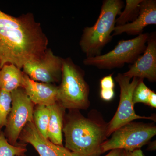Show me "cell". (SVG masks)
<instances>
[{
    "mask_svg": "<svg viewBox=\"0 0 156 156\" xmlns=\"http://www.w3.org/2000/svg\"><path fill=\"white\" fill-rule=\"evenodd\" d=\"M151 91V90L144 83V80L140 79L139 83L133 94V101L134 105L139 103L148 105Z\"/></svg>",
    "mask_w": 156,
    "mask_h": 156,
    "instance_id": "obj_20",
    "label": "cell"
},
{
    "mask_svg": "<svg viewBox=\"0 0 156 156\" xmlns=\"http://www.w3.org/2000/svg\"><path fill=\"white\" fill-rule=\"evenodd\" d=\"M121 156H145L140 149L133 151L122 150Z\"/></svg>",
    "mask_w": 156,
    "mask_h": 156,
    "instance_id": "obj_23",
    "label": "cell"
},
{
    "mask_svg": "<svg viewBox=\"0 0 156 156\" xmlns=\"http://www.w3.org/2000/svg\"><path fill=\"white\" fill-rule=\"evenodd\" d=\"M11 95L12 105L4 134L10 144L17 146L20 145L17 140L23 129L27 123L33 121L35 105L22 88L14 90Z\"/></svg>",
    "mask_w": 156,
    "mask_h": 156,
    "instance_id": "obj_8",
    "label": "cell"
},
{
    "mask_svg": "<svg viewBox=\"0 0 156 156\" xmlns=\"http://www.w3.org/2000/svg\"><path fill=\"white\" fill-rule=\"evenodd\" d=\"M48 40L32 13L14 17L0 10V63L13 64L21 69L24 65L41 58Z\"/></svg>",
    "mask_w": 156,
    "mask_h": 156,
    "instance_id": "obj_1",
    "label": "cell"
},
{
    "mask_svg": "<svg viewBox=\"0 0 156 156\" xmlns=\"http://www.w3.org/2000/svg\"><path fill=\"white\" fill-rule=\"evenodd\" d=\"M22 88L35 105L50 106L57 102L58 87L31 80L24 73Z\"/></svg>",
    "mask_w": 156,
    "mask_h": 156,
    "instance_id": "obj_13",
    "label": "cell"
},
{
    "mask_svg": "<svg viewBox=\"0 0 156 156\" xmlns=\"http://www.w3.org/2000/svg\"><path fill=\"white\" fill-rule=\"evenodd\" d=\"M131 79L123 74L118 73L115 80L120 88L119 103L115 114L107 124V137L124 125L138 119L154 120L153 117L141 116L136 114L134 109L133 97L134 90L139 83L140 79L134 77Z\"/></svg>",
    "mask_w": 156,
    "mask_h": 156,
    "instance_id": "obj_7",
    "label": "cell"
},
{
    "mask_svg": "<svg viewBox=\"0 0 156 156\" xmlns=\"http://www.w3.org/2000/svg\"><path fill=\"white\" fill-rule=\"evenodd\" d=\"M144 52L129 66L128 71L123 73L130 79H147L150 82L156 80V35L149 34Z\"/></svg>",
    "mask_w": 156,
    "mask_h": 156,
    "instance_id": "obj_10",
    "label": "cell"
},
{
    "mask_svg": "<svg viewBox=\"0 0 156 156\" xmlns=\"http://www.w3.org/2000/svg\"><path fill=\"white\" fill-rule=\"evenodd\" d=\"M0 70H1V63H0Z\"/></svg>",
    "mask_w": 156,
    "mask_h": 156,
    "instance_id": "obj_27",
    "label": "cell"
},
{
    "mask_svg": "<svg viewBox=\"0 0 156 156\" xmlns=\"http://www.w3.org/2000/svg\"><path fill=\"white\" fill-rule=\"evenodd\" d=\"M156 24V0H142L139 5V11L136 19L125 25L116 26L112 37L126 33L131 35L143 34L147 26Z\"/></svg>",
    "mask_w": 156,
    "mask_h": 156,
    "instance_id": "obj_12",
    "label": "cell"
},
{
    "mask_svg": "<svg viewBox=\"0 0 156 156\" xmlns=\"http://www.w3.org/2000/svg\"><path fill=\"white\" fill-rule=\"evenodd\" d=\"M12 101L11 92L0 90V130L6 126L11 111Z\"/></svg>",
    "mask_w": 156,
    "mask_h": 156,
    "instance_id": "obj_19",
    "label": "cell"
},
{
    "mask_svg": "<svg viewBox=\"0 0 156 156\" xmlns=\"http://www.w3.org/2000/svg\"><path fill=\"white\" fill-rule=\"evenodd\" d=\"M142 0H126L125 9L116 18V26L125 25L132 22L138 16L139 5Z\"/></svg>",
    "mask_w": 156,
    "mask_h": 156,
    "instance_id": "obj_17",
    "label": "cell"
},
{
    "mask_svg": "<svg viewBox=\"0 0 156 156\" xmlns=\"http://www.w3.org/2000/svg\"><path fill=\"white\" fill-rule=\"evenodd\" d=\"M124 2L121 0H105L100 14L94 25L83 30L80 46L87 57L101 54V50L111 41L116 26V17L122 12Z\"/></svg>",
    "mask_w": 156,
    "mask_h": 156,
    "instance_id": "obj_3",
    "label": "cell"
},
{
    "mask_svg": "<svg viewBox=\"0 0 156 156\" xmlns=\"http://www.w3.org/2000/svg\"><path fill=\"white\" fill-rule=\"evenodd\" d=\"M149 33H143L134 38L122 40L113 50L105 54L86 57L84 64L99 69H111L122 67L125 64H133L144 52Z\"/></svg>",
    "mask_w": 156,
    "mask_h": 156,
    "instance_id": "obj_5",
    "label": "cell"
},
{
    "mask_svg": "<svg viewBox=\"0 0 156 156\" xmlns=\"http://www.w3.org/2000/svg\"><path fill=\"white\" fill-rule=\"evenodd\" d=\"M100 95L101 99L103 100L110 101L114 97V89H101Z\"/></svg>",
    "mask_w": 156,
    "mask_h": 156,
    "instance_id": "obj_22",
    "label": "cell"
},
{
    "mask_svg": "<svg viewBox=\"0 0 156 156\" xmlns=\"http://www.w3.org/2000/svg\"><path fill=\"white\" fill-rule=\"evenodd\" d=\"M148 105L151 107L156 108V94L154 91H151Z\"/></svg>",
    "mask_w": 156,
    "mask_h": 156,
    "instance_id": "obj_24",
    "label": "cell"
},
{
    "mask_svg": "<svg viewBox=\"0 0 156 156\" xmlns=\"http://www.w3.org/2000/svg\"><path fill=\"white\" fill-rule=\"evenodd\" d=\"M50 121L48 125V139L56 145H62V131L65 109L58 102L49 106Z\"/></svg>",
    "mask_w": 156,
    "mask_h": 156,
    "instance_id": "obj_14",
    "label": "cell"
},
{
    "mask_svg": "<svg viewBox=\"0 0 156 156\" xmlns=\"http://www.w3.org/2000/svg\"><path fill=\"white\" fill-rule=\"evenodd\" d=\"M25 145L15 146L10 144L4 132L0 131V156H17L25 154L27 151Z\"/></svg>",
    "mask_w": 156,
    "mask_h": 156,
    "instance_id": "obj_18",
    "label": "cell"
},
{
    "mask_svg": "<svg viewBox=\"0 0 156 156\" xmlns=\"http://www.w3.org/2000/svg\"><path fill=\"white\" fill-rule=\"evenodd\" d=\"M19 139L21 142L33 146L40 156H81L63 146L54 144L45 138L37 129L33 121L26 124Z\"/></svg>",
    "mask_w": 156,
    "mask_h": 156,
    "instance_id": "obj_11",
    "label": "cell"
},
{
    "mask_svg": "<svg viewBox=\"0 0 156 156\" xmlns=\"http://www.w3.org/2000/svg\"><path fill=\"white\" fill-rule=\"evenodd\" d=\"M115 83L112 78V74L104 77L100 80L101 89H114Z\"/></svg>",
    "mask_w": 156,
    "mask_h": 156,
    "instance_id": "obj_21",
    "label": "cell"
},
{
    "mask_svg": "<svg viewBox=\"0 0 156 156\" xmlns=\"http://www.w3.org/2000/svg\"><path fill=\"white\" fill-rule=\"evenodd\" d=\"M107 124L80 114L70 116L63 126L65 147L81 156L100 155L107 137Z\"/></svg>",
    "mask_w": 156,
    "mask_h": 156,
    "instance_id": "obj_2",
    "label": "cell"
},
{
    "mask_svg": "<svg viewBox=\"0 0 156 156\" xmlns=\"http://www.w3.org/2000/svg\"><path fill=\"white\" fill-rule=\"evenodd\" d=\"M63 58L48 48L43 56L24 65L23 72L31 80L45 83H58L61 80Z\"/></svg>",
    "mask_w": 156,
    "mask_h": 156,
    "instance_id": "obj_9",
    "label": "cell"
},
{
    "mask_svg": "<svg viewBox=\"0 0 156 156\" xmlns=\"http://www.w3.org/2000/svg\"><path fill=\"white\" fill-rule=\"evenodd\" d=\"M156 127L151 124L130 122L118 128L109 139L100 146L101 154L114 149L133 151L140 149L156 135Z\"/></svg>",
    "mask_w": 156,
    "mask_h": 156,
    "instance_id": "obj_6",
    "label": "cell"
},
{
    "mask_svg": "<svg viewBox=\"0 0 156 156\" xmlns=\"http://www.w3.org/2000/svg\"><path fill=\"white\" fill-rule=\"evenodd\" d=\"M34 108L33 122L39 132L48 138V130L50 121V111L49 106L36 105Z\"/></svg>",
    "mask_w": 156,
    "mask_h": 156,
    "instance_id": "obj_16",
    "label": "cell"
},
{
    "mask_svg": "<svg viewBox=\"0 0 156 156\" xmlns=\"http://www.w3.org/2000/svg\"><path fill=\"white\" fill-rule=\"evenodd\" d=\"M122 150H112L106 155L105 156H121Z\"/></svg>",
    "mask_w": 156,
    "mask_h": 156,
    "instance_id": "obj_25",
    "label": "cell"
},
{
    "mask_svg": "<svg viewBox=\"0 0 156 156\" xmlns=\"http://www.w3.org/2000/svg\"><path fill=\"white\" fill-rule=\"evenodd\" d=\"M1 131V130H0V131Z\"/></svg>",
    "mask_w": 156,
    "mask_h": 156,
    "instance_id": "obj_28",
    "label": "cell"
},
{
    "mask_svg": "<svg viewBox=\"0 0 156 156\" xmlns=\"http://www.w3.org/2000/svg\"><path fill=\"white\" fill-rule=\"evenodd\" d=\"M84 75V71L75 64L71 58H63L57 102L65 109H86L89 107V88Z\"/></svg>",
    "mask_w": 156,
    "mask_h": 156,
    "instance_id": "obj_4",
    "label": "cell"
},
{
    "mask_svg": "<svg viewBox=\"0 0 156 156\" xmlns=\"http://www.w3.org/2000/svg\"><path fill=\"white\" fill-rule=\"evenodd\" d=\"M24 73L13 64H5L0 70V90L12 92L22 88Z\"/></svg>",
    "mask_w": 156,
    "mask_h": 156,
    "instance_id": "obj_15",
    "label": "cell"
},
{
    "mask_svg": "<svg viewBox=\"0 0 156 156\" xmlns=\"http://www.w3.org/2000/svg\"><path fill=\"white\" fill-rule=\"evenodd\" d=\"M27 156L25 154H23L20 155H18V156Z\"/></svg>",
    "mask_w": 156,
    "mask_h": 156,
    "instance_id": "obj_26",
    "label": "cell"
}]
</instances>
